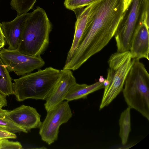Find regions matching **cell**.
Returning a JSON list of instances; mask_svg holds the SVG:
<instances>
[{
	"instance_id": "cell-1",
	"label": "cell",
	"mask_w": 149,
	"mask_h": 149,
	"mask_svg": "<svg viewBox=\"0 0 149 149\" xmlns=\"http://www.w3.org/2000/svg\"><path fill=\"white\" fill-rule=\"evenodd\" d=\"M91 6L86 29L70 60L78 67L108 44L124 12V0H98Z\"/></svg>"
},
{
	"instance_id": "cell-2",
	"label": "cell",
	"mask_w": 149,
	"mask_h": 149,
	"mask_svg": "<svg viewBox=\"0 0 149 149\" xmlns=\"http://www.w3.org/2000/svg\"><path fill=\"white\" fill-rule=\"evenodd\" d=\"M61 75L60 70L51 67L25 74L13 80V94L19 102L28 99L46 100Z\"/></svg>"
},
{
	"instance_id": "cell-3",
	"label": "cell",
	"mask_w": 149,
	"mask_h": 149,
	"mask_svg": "<svg viewBox=\"0 0 149 149\" xmlns=\"http://www.w3.org/2000/svg\"><path fill=\"white\" fill-rule=\"evenodd\" d=\"M52 29L45 10L37 7L26 21L17 50L25 54L41 56L49 45Z\"/></svg>"
},
{
	"instance_id": "cell-4",
	"label": "cell",
	"mask_w": 149,
	"mask_h": 149,
	"mask_svg": "<svg viewBox=\"0 0 149 149\" xmlns=\"http://www.w3.org/2000/svg\"><path fill=\"white\" fill-rule=\"evenodd\" d=\"M122 91L131 109L140 112L149 120V74L139 59H135L126 78Z\"/></svg>"
},
{
	"instance_id": "cell-5",
	"label": "cell",
	"mask_w": 149,
	"mask_h": 149,
	"mask_svg": "<svg viewBox=\"0 0 149 149\" xmlns=\"http://www.w3.org/2000/svg\"><path fill=\"white\" fill-rule=\"evenodd\" d=\"M149 0H132L123 12L114 36L117 52L129 51L135 33L144 22L149 26Z\"/></svg>"
},
{
	"instance_id": "cell-6",
	"label": "cell",
	"mask_w": 149,
	"mask_h": 149,
	"mask_svg": "<svg viewBox=\"0 0 149 149\" xmlns=\"http://www.w3.org/2000/svg\"><path fill=\"white\" fill-rule=\"evenodd\" d=\"M135 59L132 58L129 51L112 54L108 63L109 68L106 79L108 85L104 87L100 110L108 105L122 91L126 77Z\"/></svg>"
},
{
	"instance_id": "cell-7",
	"label": "cell",
	"mask_w": 149,
	"mask_h": 149,
	"mask_svg": "<svg viewBox=\"0 0 149 149\" xmlns=\"http://www.w3.org/2000/svg\"><path fill=\"white\" fill-rule=\"evenodd\" d=\"M72 114L68 102L67 101L47 111L39 128V134L42 140L49 145L56 141L60 126L66 123Z\"/></svg>"
},
{
	"instance_id": "cell-8",
	"label": "cell",
	"mask_w": 149,
	"mask_h": 149,
	"mask_svg": "<svg viewBox=\"0 0 149 149\" xmlns=\"http://www.w3.org/2000/svg\"><path fill=\"white\" fill-rule=\"evenodd\" d=\"M0 58L9 72H14L19 76L40 69L45 64L41 56L25 54L17 49L12 50L3 47L0 51Z\"/></svg>"
},
{
	"instance_id": "cell-9",
	"label": "cell",
	"mask_w": 149,
	"mask_h": 149,
	"mask_svg": "<svg viewBox=\"0 0 149 149\" xmlns=\"http://www.w3.org/2000/svg\"><path fill=\"white\" fill-rule=\"evenodd\" d=\"M41 115L36 109L22 105L10 111L6 110L4 117L16 125L27 131L40 127Z\"/></svg>"
},
{
	"instance_id": "cell-10",
	"label": "cell",
	"mask_w": 149,
	"mask_h": 149,
	"mask_svg": "<svg viewBox=\"0 0 149 149\" xmlns=\"http://www.w3.org/2000/svg\"><path fill=\"white\" fill-rule=\"evenodd\" d=\"M59 80L52 93L46 100L44 106L47 111L61 103L71 86L76 83L71 70H60Z\"/></svg>"
},
{
	"instance_id": "cell-11",
	"label": "cell",
	"mask_w": 149,
	"mask_h": 149,
	"mask_svg": "<svg viewBox=\"0 0 149 149\" xmlns=\"http://www.w3.org/2000/svg\"><path fill=\"white\" fill-rule=\"evenodd\" d=\"M31 13L17 15L13 20L1 23L6 42L10 50L17 49L27 19Z\"/></svg>"
},
{
	"instance_id": "cell-12",
	"label": "cell",
	"mask_w": 149,
	"mask_h": 149,
	"mask_svg": "<svg viewBox=\"0 0 149 149\" xmlns=\"http://www.w3.org/2000/svg\"><path fill=\"white\" fill-rule=\"evenodd\" d=\"M149 26L144 22L140 25L133 37L129 50L132 58H145L149 61Z\"/></svg>"
},
{
	"instance_id": "cell-13",
	"label": "cell",
	"mask_w": 149,
	"mask_h": 149,
	"mask_svg": "<svg viewBox=\"0 0 149 149\" xmlns=\"http://www.w3.org/2000/svg\"><path fill=\"white\" fill-rule=\"evenodd\" d=\"M91 4L85 8H81L72 10L76 15L77 21L75 23V31L72 43L68 53L65 63L70 60L77 50L86 27Z\"/></svg>"
},
{
	"instance_id": "cell-14",
	"label": "cell",
	"mask_w": 149,
	"mask_h": 149,
	"mask_svg": "<svg viewBox=\"0 0 149 149\" xmlns=\"http://www.w3.org/2000/svg\"><path fill=\"white\" fill-rule=\"evenodd\" d=\"M103 82H97L90 85L77 83L71 87L64 100L68 102L80 99H85L90 94L104 88Z\"/></svg>"
},
{
	"instance_id": "cell-15",
	"label": "cell",
	"mask_w": 149,
	"mask_h": 149,
	"mask_svg": "<svg viewBox=\"0 0 149 149\" xmlns=\"http://www.w3.org/2000/svg\"><path fill=\"white\" fill-rule=\"evenodd\" d=\"M0 93L6 97L13 94L12 79L0 58Z\"/></svg>"
},
{
	"instance_id": "cell-16",
	"label": "cell",
	"mask_w": 149,
	"mask_h": 149,
	"mask_svg": "<svg viewBox=\"0 0 149 149\" xmlns=\"http://www.w3.org/2000/svg\"><path fill=\"white\" fill-rule=\"evenodd\" d=\"M130 110V109L127 107L121 113L119 120L120 128L119 136L123 145L127 143L131 131Z\"/></svg>"
},
{
	"instance_id": "cell-17",
	"label": "cell",
	"mask_w": 149,
	"mask_h": 149,
	"mask_svg": "<svg viewBox=\"0 0 149 149\" xmlns=\"http://www.w3.org/2000/svg\"><path fill=\"white\" fill-rule=\"evenodd\" d=\"M37 0H11L10 5L19 15L27 13L33 8Z\"/></svg>"
},
{
	"instance_id": "cell-18",
	"label": "cell",
	"mask_w": 149,
	"mask_h": 149,
	"mask_svg": "<svg viewBox=\"0 0 149 149\" xmlns=\"http://www.w3.org/2000/svg\"><path fill=\"white\" fill-rule=\"evenodd\" d=\"M6 110L0 109V129L13 133L22 132L27 133L28 131L16 125L4 117Z\"/></svg>"
},
{
	"instance_id": "cell-19",
	"label": "cell",
	"mask_w": 149,
	"mask_h": 149,
	"mask_svg": "<svg viewBox=\"0 0 149 149\" xmlns=\"http://www.w3.org/2000/svg\"><path fill=\"white\" fill-rule=\"evenodd\" d=\"M98 0H65L64 4L65 7L73 10L78 8H83Z\"/></svg>"
},
{
	"instance_id": "cell-20",
	"label": "cell",
	"mask_w": 149,
	"mask_h": 149,
	"mask_svg": "<svg viewBox=\"0 0 149 149\" xmlns=\"http://www.w3.org/2000/svg\"><path fill=\"white\" fill-rule=\"evenodd\" d=\"M22 147L19 142L9 141L7 139H0V149H21Z\"/></svg>"
},
{
	"instance_id": "cell-21",
	"label": "cell",
	"mask_w": 149,
	"mask_h": 149,
	"mask_svg": "<svg viewBox=\"0 0 149 149\" xmlns=\"http://www.w3.org/2000/svg\"><path fill=\"white\" fill-rule=\"evenodd\" d=\"M17 136L15 133L0 129V139H16Z\"/></svg>"
},
{
	"instance_id": "cell-22",
	"label": "cell",
	"mask_w": 149,
	"mask_h": 149,
	"mask_svg": "<svg viewBox=\"0 0 149 149\" xmlns=\"http://www.w3.org/2000/svg\"><path fill=\"white\" fill-rule=\"evenodd\" d=\"M6 41L0 23V49L5 46Z\"/></svg>"
},
{
	"instance_id": "cell-23",
	"label": "cell",
	"mask_w": 149,
	"mask_h": 149,
	"mask_svg": "<svg viewBox=\"0 0 149 149\" xmlns=\"http://www.w3.org/2000/svg\"><path fill=\"white\" fill-rule=\"evenodd\" d=\"M7 100L6 97L0 93V109L3 107L7 106Z\"/></svg>"
},
{
	"instance_id": "cell-24",
	"label": "cell",
	"mask_w": 149,
	"mask_h": 149,
	"mask_svg": "<svg viewBox=\"0 0 149 149\" xmlns=\"http://www.w3.org/2000/svg\"><path fill=\"white\" fill-rule=\"evenodd\" d=\"M132 0H124V11L127 8Z\"/></svg>"
},
{
	"instance_id": "cell-25",
	"label": "cell",
	"mask_w": 149,
	"mask_h": 149,
	"mask_svg": "<svg viewBox=\"0 0 149 149\" xmlns=\"http://www.w3.org/2000/svg\"><path fill=\"white\" fill-rule=\"evenodd\" d=\"M105 79L102 76H100V77L99 79V81L101 82H103Z\"/></svg>"
}]
</instances>
